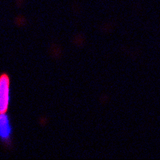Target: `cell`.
<instances>
[{"label":"cell","mask_w":160,"mask_h":160,"mask_svg":"<svg viewBox=\"0 0 160 160\" xmlns=\"http://www.w3.org/2000/svg\"><path fill=\"white\" fill-rule=\"evenodd\" d=\"M10 102V81L7 75H2L0 80V111L7 112Z\"/></svg>","instance_id":"1"},{"label":"cell","mask_w":160,"mask_h":160,"mask_svg":"<svg viewBox=\"0 0 160 160\" xmlns=\"http://www.w3.org/2000/svg\"><path fill=\"white\" fill-rule=\"evenodd\" d=\"M11 131H12V128H11L9 117L5 113H2L0 117V135L2 141L4 142L9 141Z\"/></svg>","instance_id":"2"}]
</instances>
